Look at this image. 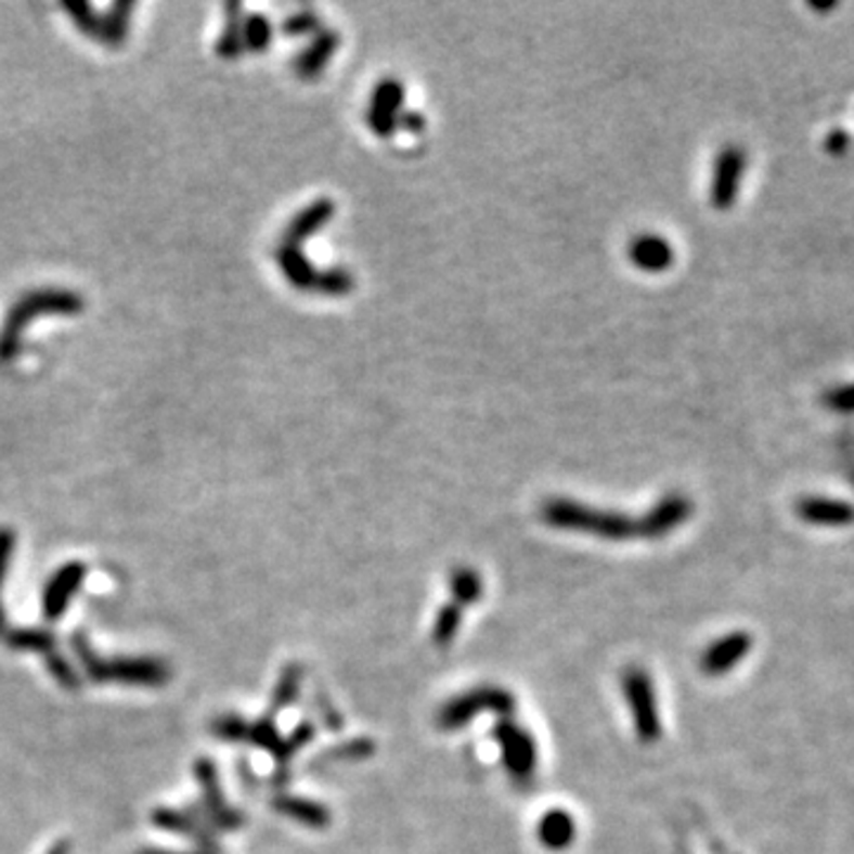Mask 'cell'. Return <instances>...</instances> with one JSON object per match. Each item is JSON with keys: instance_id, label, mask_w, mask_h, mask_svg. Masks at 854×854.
<instances>
[{"instance_id": "obj_30", "label": "cell", "mask_w": 854, "mask_h": 854, "mask_svg": "<svg viewBox=\"0 0 854 854\" xmlns=\"http://www.w3.org/2000/svg\"><path fill=\"white\" fill-rule=\"evenodd\" d=\"M65 10L69 12L72 22L77 24V27L86 36H91L93 41H100V36H103V15H98V12L93 10V5H88V3H65Z\"/></svg>"}, {"instance_id": "obj_38", "label": "cell", "mask_w": 854, "mask_h": 854, "mask_svg": "<svg viewBox=\"0 0 854 854\" xmlns=\"http://www.w3.org/2000/svg\"><path fill=\"white\" fill-rule=\"evenodd\" d=\"M399 129H404L409 133H423L425 119L420 112H404V115H399Z\"/></svg>"}, {"instance_id": "obj_41", "label": "cell", "mask_w": 854, "mask_h": 854, "mask_svg": "<svg viewBox=\"0 0 854 854\" xmlns=\"http://www.w3.org/2000/svg\"><path fill=\"white\" fill-rule=\"evenodd\" d=\"M8 630H10V624H8V612H5V608H3V600H0V638H3V636L8 634Z\"/></svg>"}, {"instance_id": "obj_15", "label": "cell", "mask_w": 854, "mask_h": 854, "mask_svg": "<svg viewBox=\"0 0 854 854\" xmlns=\"http://www.w3.org/2000/svg\"><path fill=\"white\" fill-rule=\"evenodd\" d=\"M630 259L634 261V267L640 271L662 273L674 263V249H672L668 237L656 235V233H646V235H638L632 241Z\"/></svg>"}, {"instance_id": "obj_2", "label": "cell", "mask_w": 854, "mask_h": 854, "mask_svg": "<svg viewBox=\"0 0 854 854\" xmlns=\"http://www.w3.org/2000/svg\"><path fill=\"white\" fill-rule=\"evenodd\" d=\"M542 520L548 527L568 532H582L608 542H626L638 536V520L618 510H600L572 499H548L542 506Z\"/></svg>"}, {"instance_id": "obj_8", "label": "cell", "mask_w": 854, "mask_h": 854, "mask_svg": "<svg viewBox=\"0 0 854 854\" xmlns=\"http://www.w3.org/2000/svg\"><path fill=\"white\" fill-rule=\"evenodd\" d=\"M494 740L501 750L506 772L515 781H527L536 772V743L520 724L501 720L494 726Z\"/></svg>"}, {"instance_id": "obj_9", "label": "cell", "mask_w": 854, "mask_h": 854, "mask_svg": "<svg viewBox=\"0 0 854 854\" xmlns=\"http://www.w3.org/2000/svg\"><path fill=\"white\" fill-rule=\"evenodd\" d=\"M406 88L399 79H383L371 95L366 121L375 135L392 138L399 129V112L404 107Z\"/></svg>"}, {"instance_id": "obj_33", "label": "cell", "mask_w": 854, "mask_h": 854, "mask_svg": "<svg viewBox=\"0 0 854 854\" xmlns=\"http://www.w3.org/2000/svg\"><path fill=\"white\" fill-rule=\"evenodd\" d=\"M281 738L283 736L279 734V726H275V722L271 717H263V720H259L255 724H249L247 743H253V746H257L261 750L273 752L275 748H279Z\"/></svg>"}, {"instance_id": "obj_35", "label": "cell", "mask_w": 854, "mask_h": 854, "mask_svg": "<svg viewBox=\"0 0 854 854\" xmlns=\"http://www.w3.org/2000/svg\"><path fill=\"white\" fill-rule=\"evenodd\" d=\"M824 404L836 413H854V383L831 389L824 397Z\"/></svg>"}, {"instance_id": "obj_25", "label": "cell", "mask_w": 854, "mask_h": 854, "mask_svg": "<svg viewBox=\"0 0 854 854\" xmlns=\"http://www.w3.org/2000/svg\"><path fill=\"white\" fill-rule=\"evenodd\" d=\"M449 588L456 606H470L482 598V577L470 568H458L449 577Z\"/></svg>"}, {"instance_id": "obj_19", "label": "cell", "mask_w": 854, "mask_h": 854, "mask_svg": "<svg viewBox=\"0 0 854 854\" xmlns=\"http://www.w3.org/2000/svg\"><path fill=\"white\" fill-rule=\"evenodd\" d=\"M275 259H279V267H281L285 279H287V283H290L293 287H297V290L311 293L313 287H316L319 271L307 259V255L301 253V247L283 243L279 247V253H275Z\"/></svg>"}, {"instance_id": "obj_1", "label": "cell", "mask_w": 854, "mask_h": 854, "mask_svg": "<svg viewBox=\"0 0 854 854\" xmlns=\"http://www.w3.org/2000/svg\"><path fill=\"white\" fill-rule=\"evenodd\" d=\"M72 648L83 672L98 684H124L159 688L171 680V670L165 660L157 658H100L83 632L72 634Z\"/></svg>"}, {"instance_id": "obj_4", "label": "cell", "mask_w": 854, "mask_h": 854, "mask_svg": "<svg viewBox=\"0 0 854 854\" xmlns=\"http://www.w3.org/2000/svg\"><path fill=\"white\" fill-rule=\"evenodd\" d=\"M482 712H494L501 720H506L510 712H515V698L501 686L470 688L466 694L444 702L442 710L437 712V726L444 728V732H458V728L468 726Z\"/></svg>"}, {"instance_id": "obj_27", "label": "cell", "mask_w": 854, "mask_h": 854, "mask_svg": "<svg viewBox=\"0 0 854 854\" xmlns=\"http://www.w3.org/2000/svg\"><path fill=\"white\" fill-rule=\"evenodd\" d=\"M461 620H463V608L456 606V603H447V606L439 608L437 618H435V626H432L435 644L442 646V648L449 646L461 630Z\"/></svg>"}, {"instance_id": "obj_7", "label": "cell", "mask_w": 854, "mask_h": 854, "mask_svg": "<svg viewBox=\"0 0 854 854\" xmlns=\"http://www.w3.org/2000/svg\"><path fill=\"white\" fill-rule=\"evenodd\" d=\"M748 167V153L746 147H740L736 143H726L717 159H714L712 169V183H710V199L712 207L720 211H728L738 199L740 183H743Z\"/></svg>"}, {"instance_id": "obj_11", "label": "cell", "mask_w": 854, "mask_h": 854, "mask_svg": "<svg viewBox=\"0 0 854 854\" xmlns=\"http://www.w3.org/2000/svg\"><path fill=\"white\" fill-rule=\"evenodd\" d=\"M86 580V565L79 560L65 562L62 568L50 577L43 588V618L48 622H57L67 612L69 600L79 594Z\"/></svg>"}, {"instance_id": "obj_40", "label": "cell", "mask_w": 854, "mask_h": 854, "mask_svg": "<svg viewBox=\"0 0 854 854\" xmlns=\"http://www.w3.org/2000/svg\"><path fill=\"white\" fill-rule=\"evenodd\" d=\"M807 8L810 10H814V12H819V15H824V12H831V10H836L838 8V3H807Z\"/></svg>"}, {"instance_id": "obj_21", "label": "cell", "mask_w": 854, "mask_h": 854, "mask_svg": "<svg viewBox=\"0 0 854 854\" xmlns=\"http://www.w3.org/2000/svg\"><path fill=\"white\" fill-rule=\"evenodd\" d=\"M3 638L12 650L43 652V656L55 650V634L43 626H15V630H8Z\"/></svg>"}, {"instance_id": "obj_23", "label": "cell", "mask_w": 854, "mask_h": 854, "mask_svg": "<svg viewBox=\"0 0 854 854\" xmlns=\"http://www.w3.org/2000/svg\"><path fill=\"white\" fill-rule=\"evenodd\" d=\"M131 3H115L109 8L107 15H103V36H100V43H105L109 48H119L127 41L129 29H131Z\"/></svg>"}, {"instance_id": "obj_34", "label": "cell", "mask_w": 854, "mask_h": 854, "mask_svg": "<svg viewBox=\"0 0 854 854\" xmlns=\"http://www.w3.org/2000/svg\"><path fill=\"white\" fill-rule=\"evenodd\" d=\"M319 29V15L313 10H299L283 22V31L290 36H305Z\"/></svg>"}, {"instance_id": "obj_20", "label": "cell", "mask_w": 854, "mask_h": 854, "mask_svg": "<svg viewBox=\"0 0 854 854\" xmlns=\"http://www.w3.org/2000/svg\"><path fill=\"white\" fill-rule=\"evenodd\" d=\"M577 826L572 814L565 810H548L536 824V838L546 850H565L574 843Z\"/></svg>"}, {"instance_id": "obj_37", "label": "cell", "mask_w": 854, "mask_h": 854, "mask_svg": "<svg viewBox=\"0 0 854 854\" xmlns=\"http://www.w3.org/2000/svg\"><path fill=\"white\" fill-rule=\"evenodd\" d=\"M850 145H852V138H850V133H847L845 129H833L831 133L826 135V143H824L826 153L831 155V157H843V155H847Z\"/></svg>"}, {"instance_id": "obj_39", "label": "cell", "mask_w": 854, "mask_h": 854, "mask_svg": "<svg viewBox=\"0 0 854 854\" xmlns=\"http://www.w3.org/2000/svg\"><path fill=\"white\" fill-rule=\"evenodd\" d=\"M141 854H221V850H195V852H169V850H143Z\"/></svg>"}, {"instance_id": "obj_36", "label": "cell", "mask_w": 854, "mask_h": 854, "mask_svg": "<svg viewBox=\"0 0 854 854\" xmlns=\"http://www.w3.org/2000/svg\"><path fill=\"white\" fill-rule=\"evenodd\" d=\"M15 542H17L15 532H12L10 527H0V586H3V582H5L12 551H15Z\"/></svg>"}, {"instance_id": "obj_32", "label": "cell", "mask_w": 854, "mask_h": 854, "mask_svg": "<svg viewBox=\"0 0 854 854\" xmlns=\"http://www.w3.org/2000/svg\"><path fill=\"white\" fill-rule=\"evenodd\" d=\"M46 668L53 674V680L65 688V690H79L81 688V676L74 670V664L67 662V658H62L57 650L48 652L46 656Z\"/></svg>"}, {"instance_id": "obj_29", "label": "cell", "mask_w": 854, "mask_h": 854, "mask_svg": "<svg viewBox=\"0 0 854 854\" xmlns=\"http://www.w3.org/2000/svg\"><path fill=\"white\" fill-rule=\"evenodd\" d=\"M313 734H316V732H313V726L309 722H305V724H299L290 736L281 738L279 748L271 752V755L275 758V762H279V767H283V764L290 762L297 755V752L309 743V740L313 738Z\"/></svg>"}, {"instance_id": "obj_6", "label": "cell", "mask_w": 854, "mask_h": 854, "mask_svg": "<svg viewBox=\"0 0 854 854\" xmlns=\"http://www.w3.org/2000/svg\"><path fill=\"white\" fill-rule=\"evenodd\" d=\"M193 772L199 784V790H203V807H191V812L197 814L199 819H205V824L214 833L235 831V828H241L245 824V816L243 812H237L223 800L217 764H214L209 758H197L193 764Z\"/></svg>"}, {"instance_id": "obj_14", "label": "cell", "mask_w": 854, "mask_h": 854, "mask_svg": "<svg viewBox=\"0 0 854 854\" xmlns=\"http://www.w3.org/2000/svg\"><path fill=\"white\" fill-rule=\"evenodd\" d=\"M795 513L802 522L816 527H847L854 522V506L843 499L802 496L795 504Z\"/></svg>"}, {"instance_id": "obj_42", "label": "cell", "mask_w": 854, "mask_h": 854, "mask_svg": "<svg viewBox=\"0 0 854 854\" xmlns=\"http://www.w3.org/2000/svg\"><path fill=\"white\" fill-rule=\"evenodd\" d=\"M69 850H72V847H69L67 840H60V843H55L53 847H50L48 854H69Z\"/></svg>"}, {"instance_id": "obj_3", "label": "cell", "mask_w": 854, "mask_h": 854, "mask_svg": "<svg viewBox=\"0 0 854 854\" xmlns=\"http://www.w3.org/2000/svg\"><path fill=\"white\" fill-rule=\"evenodd\" d=\"M81 311H83L81 295L72 290H62V287H43V290H34L29 295H24L17 305L8 311L5 325L3 331H0V361L10 363L20 354L22 335L36 316H50V313L74 316V313Z\"/></svg>"}, {"instance_id": "obj_22", "label": "cell", "mask_w": 854, "mask_h": 854, "mask_svg": "<svg viewBox=\"0 0 854 854\" xmlns=\"http://www.w3.org/2000/svg\"><path fill=\"white\" fill-rule=\"evenodd\" d=\"M225 12H229V20H225V27L219 36V43H217V53L223 60H237L245 53V41H243V8L233 3V5H225Z\"/></svg>"}, {"instance_id": "obj_18", "label": "cell", "mask_w": 854, "mask_h": 854, "mask_svg": "<svg viewBox=\"0 0 854 854\" xmlns=\"http://www.w3.org/2000/svg\"><path fill=\"white\" fill-rule=\"evenodd\" d=\"M273 810L281 812L287 819H293L307 828H328L331 810L316 800L297 798V795H279L273 798Z\"/></svg>"}, {"instance_id": "obj_12", "label": "cell", "mask_w": 854, "mask_h": 854, "mask_svg": "<svg viewBox=\"0 0 854 854\" xmlns=\"http://www.w3.org/2000/svg\"><path fill=\"white\" fill-rule=\"evenodd\" d=\"M752 636L748 632H732L714 638L700 658V670L710 676H722L736 670L748 658Z\"/></svg>"}, {"instance_id": "obj_13", "label": "cell", "mask_w": 854, "mask_h": 854, "mask_svg": "<svg viewBox=\"0 0 854 854\" xmlns=\"http://www.w3.org/2000/svg\"><path fill=\"white\" fill-rule=\"evenodd\" d=\"M153 824L161 828V831H171L187 840H195L199 850H221L217 843V833L191 810L181 812L171 807H159L153 812Z\"/></svg>"}, {"instance_id": "obj_10", "label": "cell", "mask_w": 854, "mask_h": 854, "mask_svg": "<svg viewBox=\"0 0 854 854\" xmlns=\"http://www.w3.org/2000/svg\"><path fill=\"white\" fill-rule=\"evenodd\" d=\"M694 515V501L684 494H668L652 506L644 518L638 520V536L644 539H662L672 534L676 527L690 520Z\"/></svg>"}, {"instance_id": "obj_5", "label": "cell", "mask_w": 854, "mask_h": 854, "mask_svg": "<svg viewBox=\"0 0 854 854\" xmlns=\"http://www.w3.org/2000/svg\"><path fill=\"white\" fill-rule=\"evenodd\" d=\"M622 694L626 706H630L640 743H656V740L662 736V722H660L656 686H652L650 674L640 668H632L622 676Z\"/></svg>"}, {"instance_id": "obj_28", "label": "cell", "mask_w": 854, "mask_h": 854, "mask_svg": "<svg viewBox=\"0 0 854 854\" xmlns=\"http://www.w3.org/2000/svg\"><path fill=\"white\" fill-rule=\"evenodd\" d=\"M273 39V27L269 17L263 15H247L243 17V41L245 50H253V53H261L271 46Z\"/></svg>"}, {"instance_id": "obj_31", "label": "cell", "mask_w": 854, "mask_h": 854, "mask_svg": "<svg viewBox=\"0 0 854 854\" xmlns=\"http://www.w3.org/2000/svg\"><path fill=\"white\" fill-rule=\"evenodd\" d=\"M211 732L225 743H247L249 722H245L241 714H221V717L214 720Z\"/></svg>"}, {"instance_id": "obj_26", "label": "cell", "mask_w": 854, "mask_h": 854, "mask_svg": "<svg viewBox=\"0 0 854 854\" xmlns=\"http://www.w3.org/2000/svg\"><path fill=\"white\" fill-rule=\"evenodd\" d=\"M354 287H357L354 273L345 267H333V269L319 271L316 287H313V290L321 293V295H328V297H345L354 290Z\"/></svg>"}, {"instance_id": "obj_17", "label": "cell", "mask_w": 854, "mask_h": 854, "mask_svg": "<svg viewBox=\"0 0 854 854\" xmlns=\"http://www.w3.org/2000/svg\"><path fill=\"white\" fill-rule=\"evenodd\" d=\"M340 48V34L333 29H323L316 34V39L309 43L305 53H299L295 60V72L299 79H316L319 74L331 65V57L335 50Z\"/></svg>"}, {"instance_id": "obj_24", "label": "cell", "mask_w": 854, "mask_h": 854, "mask_svg": "<svg viewBox=\"0 0 854 854\" xmlns=\"http://www.w3.org/2000/svg\"><path fill=\"white\" fill-rule=\"evenodd\" d=\"M299 684H301V668H299L297 662H290V664H287V668H283L281 680H279V684H275V688H273L271 714H269L271 720H273L275 714H279L281 710H285V708H290V706H293L295 698L299 696Z\"/></svg>"}, {"instance_id": "obj_16", "label": "cell", "mask_w": 854, "mask_h": 854, "mask_svg": "<svg viewBox=\"0 0 854 854\" xmlns=\"http://www.w3.org/2000/svg\"><path fill=\"white\" fill-rule=\"evenodd\" d=\"M333 214H335L333 199H328V197L316 199V203H311L307 209H301L299 214H295V219L287 223L283 243L285 245H295V247H299L301 243H307L311 235H316L323 229V225L333 219Z\"/></svg>"}]
</instances>
